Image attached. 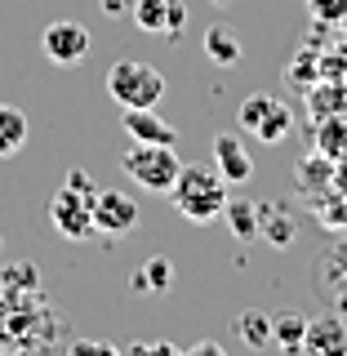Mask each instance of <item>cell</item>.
I'll return each mask as SVG.
<instances>
[{
  "label": "cell",
  "instance_id": "obj_7",
  "mask_svg": "<svg viewBox=\"0 0 347 356\" xmlns=\"http://www.w3.org/2000/svg\"><path fill=\"white\" fill-rule=\"evenodd\" d=\"M45 58L49 63H58V67H76V63H85V54H89V27L85 22H72V18H63V22H49L45 27Z\"/></svg>",
  "mask_w": 347,
  "mask_h": 356
},
{
  "label": "cell",
  "instance_id": "obj_22",
  "mask_svg": "<svg viewBox=\"0 0 347 356\" xmlns=\"http://www.w3.org/2000/svg\"><path fill=\"white\" fill-rule=\"evenodd\" d=\"M183 27H187V5H183V0H170V14H165V31H170V36H178Z\"/></svg>",
  "mask_w": 347,
  "mask_h": 356
},
{
  "label": "cell",
  "instance_id": "obj_15",
  "mask_svg": "<svg viewBox=\"0 0 347 356\" xmlns=\"http://www.w3.org/2000/svg\"><path fill=\"white\" fill-rule=\"evenodd\" d=\"M27 134H31L27 116H22V111H18L14 103H0V156H14V152H22Z\"/></svg>",
  "mask_w": 347,
  "mask_h": 356
},
{
  "label": "cell",
  "instance_id": "obj_5",
  "mask_svg": "<svg viewBox=\"0 0 347 356\" xmlns=\"http://www.w3.org/2000/svg\"><path fill=\"white\" fill-rule=\"evenodd\" d=\"M241 129L254 134L259 143H267V147H276V143L289 138V129H294V111H289L276 94H250L236 111Z\"/></svg>",
  "mask_w": 347,
  "mask_h": 356
},
{
  "label": "cell",
  "instance_id": "obj_18",
  "mask_svg": "<svg viewBox=\"0 0 347 356\" xmlns=\"http://www.w3.org/2000/svg\"><path fill=\"white\" fill-rule=\"evenodd\" d=\"M165 14H170V0H134L129 9V18L152 36H165Z\"/></svg>",
  "mask_w": 347,
  "mask_h": 356
},
{
  "label": "cell",
  "instance_id": "obj_27",
  "mask_svg": "<svg viewBox=\"0 0 347 356\" xmlns=\"http://www.w3.org/2000/svg\"><path fill=\"white\" fill-rule=\"evenodd\" d=\"M0 250H5V245H0Z\"/></svg>",
  "mask_w": 347,
  "mask_h": 356
},
{
  "label": "cell",
  "instance_id": "obj_6",
  "mask_svg": "<svg viewBox=\"0 0 347 356\" xmlns=\"http://www.w3.org/2000/svg\"><path fill=\"white\" fill-rule=\"evenodd\" d=\"M134 227H138V200L116 192V187L94 192V232H103V236H125Z\"/></svg>",
  "mask_w": 347,
  "mask_h": 356
},
{
  "label": "cell",
  "instance_id": "obj_19",
  "mask_svg": "<svg viewBox=\"0 0 347 356\" xmlns=\"http://www.w3.org/2000/svg\"><path fill=\"white\" fill-rule=\"evenodd\" d=\"M0 285H5V289H36V267H31V263H14L5 276H0Z\"/></svg>",
  "mask_w": 347,
  "mask_h": 356
},
{
  "label": "cell",
  "instance_id": "obj_14",
  "mask_svg": "<svg viewBox=\"0 0 347 356\" xmlns=\"http://www.w3.org/2000/svg\"><path fill=\"white\" fill-rule=\"evenodd\" d=\"M205 54H209V63H218V67H236L245 49H241V36H236V31L218 22V27L205 31Z\"/></svg>",
  "mask_w": 347,
  "mask_h": 356
},
{
  "label": "cell",
  "instance_id": "obj_20",
  "mask_svg": "<svg viewBox=\"0 0 347 356\" xmlns=\"http://www.w3.org/2000/svg\"><path fill=\"white\" fill-rule=\"evenodd\" d=\"M67 356H120V352L111 348L107 339H76L72 348H67Z\"/></svg>",
  "mask_w": 347,
  "mask_h": 356
},
{
  "label": "cell",
  "instance_id": "obj_24",
  "mask_svg": "<svg viewBox=\"0 0 347 356\" xmlns=\"http://www.w3.org/2000/svg\"><path fill=\"white\" fill-rule=\"evenodd\" d=\"M98 5H103V14H107V18H129L134 0H98Z\"/></svg>",
  "mask_w": 347,
  "mask_h": 356
},
{
  "label": "cell",
  "instance_id": "obj_1",
  "mask_svg": "<svg viewBox=\"0 0 347 356\" xmlns=\"http://www.w3.org/2000/svg\"><path fill=\"white\" fill-rule=\"evenodd\" d=\"M170 200L187 222H214L227 209V183L209 165H183L170 187Z\"/></svg>",
  "mask_w": 347,
  "mask_h": 356
},
{
  "label": "cell",
  "instance_id": "obj_4",
  "mask_svg": "<svg viewBox=\"0 0 347 356\" xmlns=\"http://www.w3.org/2000/svg\"><path fill=\"white\" fill-rule=\"evenodd\" d=\"M107 94L116 98L120 107H156L165 98V76L156 72L152 63L138 58H120L107 72Z\"/></svg>",
  "mask_w": 347,
  "mask_h": 356
},
{
  "label": "cell",
  "instance_id": "obj_11",
  "mask_svg": "<svg viewBox=\"0 0 347 356\" xmlns=\"http://www.w3.org/2000/svg\"><path fill=\"white\" fill-rule=\"evenodd\" d=\"M321 294L334 298L339 307H347V245L325 254V263H321Z\"/></svg>",
  "mask_w": 347,
  "mask_h": 356
},
{
  "label": "cell",
  "instance_id": "obj_26",
  "mask_svg": "<svg viewBox=\"0 0 347 356\" xmlns=\"http://www.w3.org/2000/svg\"><path fill=\"white\" fill-rule=\"evenodd\" d=\"M214 5H227V0H214Z\"/></svg>",
  "mask_w": 347,
  "mask_h": 356
},
{
  "label": "cell",
  "instance_id": "obj_9",
  "mask_svg": "<svg viewBox=\"0 0 347 356\" xmlns=\"http://www.w3.org/2000/svg\"><path fill=\"white\" fill-rule=\"evenodd\" d=\"M214 170L223 174V183H250L254 178V156L245 152L236 134H218L214 138Z\"/></svg>",
  "mask_w": 347,
  "mask_h": 356
},
{
  "label": "cell",
  "instance_id": "obj_3",
  "mask_svg": "<svg viewBox=\"0 0 347 356\" xmlns=\"http://www.w3.org/2000/svg\"><path fill=\"white\" fill-rule=\"evenodd\" d=\"M120 170H125L143 192H165L170 196L183 161H178V152L170 147V143H134V147L120 156Z\"/></svg>",
  "mask_w": 347,
  "mask_h": 356
},
{
  "label": "cell",
  "instance_id": "obj_13",
  "mask_svg": "<svg viewBox=\"0 0 347 356\" xmlns=\"http://www.w3.org/2000/svg\"><path fill=\"white\" fill-rule=\"evenodd\" d=\"M232 330H236V339L245 343V348H272V316L259 307L241 312L236 321H232Z\"/></svg>",
  "mask_w": 347,
  "mask_h": 356
},
{
  "label": "cell",
  "instance_id": "obj_23",
  "mask_svg": "<svg viewBox=\"0 0 347 356\" xmlns=\"http://www.w3.org/2000/svg\"><path fill=\"white\" fill-rule=\"evenodd\" d=\"M129 356H183V352H178L174 343H138Z\"/></svg>",
  "mask_w": 347,
  "mask_h": 356
},
{
  "label": "cell",
  "instance_id": "obj_10",
  "mask_svg": "<svg viewBox=\"0 0 347 356\" xmlns=\"http://www.w3.org/2000/svg\"><path fill=\"white\" fill-rule=\"evenodd\" d=\"M120 125H125V134L134 143H178V134L170 120L156 116V107H125V116H120Z\"/></svg>",
  "mask_w": 347,
  "mask_h": 356
},
{
  "label": "cell",
  "instance_id": "obj_8",
  "mask_svg": "<svg viewBox=\"0 0 347 356\" xmlns=\"http://www.w3.org/2000/svg\"><path fill=\"white\" fill-rule=\"evenodd\" d=\"M298 356H347V321L339 312L307 316V334H303Z\"/></svg>",
  "mask_w": 347,
  "mask_h": 356
},
{
  "label": "cell",
  "instance_id": "obj_12",
  "mask_svg": "<svg viewBox=\"0 0 347 356\" xmlns=\"http://www.w3.org/2000/svg\"><path fill=\"white\" fill-rule=\"evenodd\" d=\"M303 334H307V316H303V312H281V316H272V343L285 356H298Z\"/></svg>",
  "mask_w": 347,
  "mask_h": 356
},
{
  "label": "cell",
  "instance_id": "obj_16",
  "mask_svg": "<svg viewBox=\"0 0 347 356\" xmlns=\"http://www.w3.org/2000/svg\"><path fill=\"white\" fill-rule=\"evenodd\" d=\"M170 285H174L170 259H147L138 272H134V289H138V294H165Z\"/></svg>",
  "mask_w": 347,
  "mask_h": 356
},
{
  "label": "cell",
  "instance_id": "obj_2",
  "mask_svg": "<svg viewBox=\"0 0 347 356\" xmlns=\"http://www.w3.org/2000/svg\"><path fill=\"white\" fill-rule=\"evenodd\" d=\"M94 192L98 187L89 183L85 170H72V178L54 192L49 222H54L58 236H67V241H89L94 236Z\"/></svg>",
  "mask_w": 347,
  "mask_h": 356
},
{
  "label": "cell",
  "instance_id": "obj_21",
  "mask_svg": "<svg viewBox=\"0 0 347 356\" xmlns=\"http://www.w3.org/2000/svg\"><path fill=\"white\" fill-rule=\"evenodd\" d=\"M307 9H312L321 22H339V18L347 14V0H307Z\"/></svg>",
  "mask_w": 347,
  "mask_h": 356
},
{
  "label": "cell",
  "instance_id": "obj_25",
  "mask_svg": "<svg viewBox=\"0 0 347 356\" xmlns=\"http://www.w3.org/2000/svg\"><path fill=\"white\" fill-rule=\"evenodd\" d=\"M183 356H227V352H223V348H218V343H214V339H200V343H196V348H187Z\"/></svg>",
  "mask_w": 347,
  "mask_h": 356
},
{
  "label": "cell",
  "instance_id": "obj_17",
  "mask_svg": "<svg viewBox=\"0 0 347 356\" xmlns=\"http://www.w3.org/2000/svg\"><path fill=\"white\" fill-rule=\"evenodd\" d=\"M223 218H227V227L236 232V241H254V236H259V205H254V200H227Z\"/></svg>",
  "mask_w": 347,
  "mask_h": 356
}]
</instances>
